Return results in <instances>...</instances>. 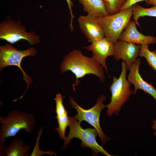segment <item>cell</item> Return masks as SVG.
Here are the masks:
<instances>
[{
	"label": "cell",
	"instance_id": "1",
	"mask_svg": "<svg viewBox=\"0 0 156 156\" xmlns=\"http://www.w3.org/2000/svg\"><path fill=\"white\" fill-rule=\"evenodd\" d=\"M60 70L62 74L70 71L75 75L76 81L72 85L75 92V86L80 82L79 79L87 75L91 74L97 76L102 83L105 80L103 67L101 65L92 57L84 55L78 49L73 50L64 57L61 64Z\"/></svg>",
	"mask_w": 156,
	"mask_h": 156
},
{
	"label": "cell",
	"instance_id": "2",
	"mask_svg": "<svg viewBox=\"0 0 156 156\" xmlns=\"http://www.w3.org/2000/svg\"><path fill=\"white\" fill-rule=\"evenodd\" d=\"M36 121L33 114L18 110L9 112L5 116H0V147H5L6 138L15 136L21 130L31 132Z\"/></svg>",
	"mask_w": 156,
	"mask_h": 156
},
{
	"label": "cell",
	"instance_id": "3",
	"mask_svg": "<svg viewBox=\"0 0 156 156\" xmlns=\"http://www.w3.org/2000/svg\"><path fill=\"white\" fill-rule=\"evenodd\" d=\"M122 71L119 77L114 76L113 82L110 86L111 93V101L105 105L107 108L106 115L110 116L114 114L118 116L122 106L129 100L133 91L131 89V83L126 78L127 70L126 63L122 60Z\"/></svg>",
	"mask_w": 156,
	"mask_h": 156
},
{
	"label": "cell",
	"instance_id": "4",
	"mask_svg": "<svg viewBox=\"0 0 156 156\" xmlns=\"http://www.w3.org/2000/svg\"><path fill=\"white\" fill-rule=\"evenodd\" d=\"M69 132L68 135L64 140L62 150L67 148L72 139L76 138L81 141L82 147L90 148L95 155H98L99 153H100L105 156H112L97 142L96 138L98 136V134L95 128L83 129L81 126V123H79L74 117L69 116Z\"/></svg>",
	"mask_w": 156,
	"mask_h": 156
},
{
	"label": "cell",
	"instance_id": "5",
	"mask_svg": "<svg viewBox=\"0 0 156 156\" xmlns=\"http://www.w3.org/2000/svg\"><path fill=\"white\" fill-rule=\"evenodd\" d=\"M106 99L103 94L101 95L96 100V103L92 108L85 109L81 107L75 101L72 97H69L70 107L75 109L77 114L74 117L80 123L85 121L93 127L97 131L102 146L105 145L110 138L104 133L99 124V116L101 111L105 107L103 104Z\"/></svg>",
	"mask_w": 156,
	"mask_h": 156
},
{
	"label": "cell",
	"instance_id": "6",
	"mask_svg": "<svg viewBox=\"0 0 156 156\" xmlns=\"http://www.w3.org/2000/svg\"><path fill=\"white\" fill-rule=\"evenodd\" d=\"M0 39L11 44L25 40L31 45H36L40 41L39 36L34 31H26L25 26L20 19L16 21L8 17L0 23Z\"/></svg>",
	"mask_w": 156,
	"mask_h": 156
},
{
	"label": "cell",
	"instance_id": "7",
	"mask_svg": "<svg viewBox=\"0 0 156 156\" xmlns=\"http://www.w3.org/2000/svg\"><path fill=\"white\" fill-rule=\"evenodd\" d=\"M133 14L132 6L115 14L96 18L103 30L105 37L114 44L118 40Z\"/></svg>",
	"mask_w": 156,
	"mask_h": 156
},
{
	"label": "cell",
	"instance_id": "8",
	"mask_svg": "<svg viewBox=\"0 0 156 156\" xmlns=\"http://www.w3.org/2000/svg\"><path fill=\"white\" fill-rule=\"evenodd\" d=\"M37 51L33 47L27 49L19 51L11 44H6L0 46V70L8 66H15L19 68L23 75V79L27 84L26 90L24 93L18 99L23 98L32 82V79L28 76L21 67V64L23 59L26 56H34L36 55Z\"/></svg>",
	"mask_w": 156,
	"mask_h": 156
},
{
	"label": "cell",
	"instance_id": "9",
	"mask_svg": "<svg viewBox=\"0 0 156 156\" xmlns=\"http://www.w3.org/2000/svg\"><path fill=\"white\" fill-rule=\"evenodd\" d=\"M140 45L118 40L114 44V58L117 60L124 61L127 70L137 59L139 56Z\"/></svg>",
	"mask_w": 156,
	"mask_h": 156
},
{
	"label": "cell",
	"instance_id": "10",
	"mask_svg": "<svg viewBox=\"0 0 156 156\" xmlns=\"http://www.w3.org/2000/svg\"><path fill=\"white\" fill-rule=\"evenodd\" d=\"M78 21L80 29L88 42L92 43L105 37L96 17L88 14L81 15L79 16Z\"/></svg>",
	"mask_w": 156,
	"mask_h": 156
},
{
	"label": "cell",
	"instance_id": "11",
	"mask_svg": "<svg viewBox=\"0 0 156 156\" xmlns=\"http://www.w3.org/2000/svg\"><path fill=\"white\" fill-rule=\"evenodd\" d=\"M114 47V44L105 37L83 48L92 52V57L101 65L109 77L106 59L108 56L113 55Z\"/></svg>",
	"mask_w": 156,
	"mask_h": 156
},
{
	"label": "cell",
	"instance_id": "12",
	"mask_svg": "<svg viewBox=\"0 0 156 156\" xmlns=\"http://www.w3.org/2000/svg\"><path fill=\"white\" fill-rule=\"evenodd\" d=\"M140 63V57L138 58L129 69L127 80L134 87L133 94H135L138 90H141L152 96L156 103V89L142 77L139 73Z\"/></svg>",
	"mask_w": 156,
	"mask_h": 156
},
{
	"label": "cell",
	"instance_id": "13",
	"mask_svg": "<svg viewBox=\"0 0 156 156\" xmlns=\"http://www.w3.org/2000/svg\"><path fill=\"white\" fill-rule=\"evenodd\" d=\"M136 24L134 21L130 20L120 35L118 40L140 45L156 43V37L140 33L137 29Z\"/></svg>",
	"mask_w": 156,
	"mask_h": 156
},
{
	"label": "cell",
	"instance_id": "14",
	"mask_svg": "<svg viewBox=\"0 0 156 156\" xmlns=\"http://www.w3.org/2000/svg\"><path fill=\"white\" fill-rule=\"evenodd\" d=\"M54 99L56 103L55 112L56 115L55 118L57 119L58 124V127L55 130L57 131L60 138L64 140L66 138L65 131L69 125V118L68 116V112L63 104V98L60 93L56 95Z\"/></svg>",
	"mask_w": 156,
	"mask_h": 156
},
{
	"label": "cell",
	"instance_id": "15",
	"mask_svg": "<svg viewBox=\"0 0 156 156\" xmlns=\"http://www.w3.org/2000/svg\"><path fill=\"white\" fill-rule=\"evenodd\" d=\"M83 5V11L88 14L96 18L108 15L103 0H78Z\"/></svg>",
	"mask_w": 156,
	"mask_h": 156
},
{
	"label": "cell",
	"instance_id": "16",
	"mask_svg": "<svg viewBox=\"0 0 156 156\" xmlns=\"http://www.w3.org/2000/svg\"><path fill=\"white\" fill-rule=\"evenodd\" d=\"M32 147L31 145H24L23 139L16 138L12 141L8 146L0 147V150L6 156H29L28 150Z\"/></svg>",
	"mask_w": 156,
	"mask_h": 156
},
{
	"label": "cell",
	"instance_id": "17",
	"mask_svg": "<svg viewBox=\"0 0 156 156\" xmlns=\"http://www.w3.org/2000/svg\"><path fill=\"white\" fill-rule=\"evenodd\" d=\"M132 7V18L138 25L140 26L138 20L141 17L148 16L156 17V6L147 8L143 7L136 3L133 5Z\"/></svg>",
	"mask_w": 156,
	"mask_h": 156
},
{
	"label": "cell",
	"instance_id": "18",
	"mask_svg": "<svg viewBox=\"0 0 156 156\" xmlns=\"http://www.w3.org/2000/svg\"><path fill=\"white\" fill-rule=\"evenodd\" d=\"M139 56L144 57L149 65L156 71V51H151L147 44L140 45Z\"/></svg>",
	"mask_w": 156,
	"mask_h": 156
},
{
	"label": "cell",
	"instance_id": "19",
	"mask_svg": "<svg viewBox=\"0 0 156 156\" xmlns=\"http://www.w3.org/2000/svg\"><path fill=\"white\" fill-rule=\"evenodd\" d=\"M109 15L116 13L120 10L126 0H103Z\"/></svg>",
	"mask_w": 156,
	"mask_h": 156
},
{
	"label": "cell",
	"instance_id": "20",
	"mask_svg": "<svg viewBox=\"0 0 156 156\" xmlns=\"http://www.w3.org/2000/svg\"><path fill=\"white\" fill-rule=\"evenodd\" d=\"M44 128H40V130L38 133V136L37 138L36 141V143L35 145L33 148V151L30 154V156H40L44 154H48L52 155L54 154L56 155L54 152H53L51 151H44L41 150L39 147V140L42 135V131Z\"/></svg>",
	"mask_w": 156,
	"mask_h": 156
},
{
	"label": "cell",
	"instance_id": "21",
	"mask_svg": "<svg viewBox=\"0 0 156 156\" xmlns=\"http://www.w3.org/2000/svg\"><path fill=\"white\" fill-rule=\"evenodd\" d=\"M67 2L68 9L70 11V13L71 16V20L69 25L71 31L73 30V19L75 16L73 14L72 10V7L73 6V3L71 0H66Z\"/></svg>",
	"mask_w": 156,
	"mask_h": 156
},
{
	"label": "cell",
	"instance_id": "22",
	"mask_svg": "<svg viewBox=\"0 0 156 156\" xmlns=\"http://www.w3.org/2000/svg\"><path fill=\"white\" fill-rule=\"evenodd\" d=\"M148 0H126V2L121 8L120 11L128 9L138 2L145 1L146 2Z\"/></svg>",
	"mask_w": 156,
	"mask_h": 156
},
{
	"label": "cell",
	"instance_id": "23",
	"mask_svg": "<svg viewBox=\"0 0 156 156\" xmlns=\"http://www.w3.org/2000/svg\"><path fill=\"white\" fill-rule=\"evenodd\" d=\"M152 122V124L151 127L152 129L155 131L153 133V135L155 136H156V119L154 120Z\"/></svg>",
	"mask_w": 156,
	"mask_h": 156
},
{
	"label": "cell",
	"instance_id": "24",
	"mask_svg": "<svg viewBox=\"0 0 156 156\" xmlns=\"http://www.w3.org/2000/svg\"><path fill=\"white\" fill-rule=\"evenodd\" d=\"M146 3L153 6H156V0H148Z\"/></svg>",
	"mask_w": 156,
	"mask_h": 156
}]
</instances>
